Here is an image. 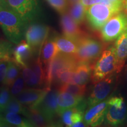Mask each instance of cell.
<instances>
[{"mask_svg": "<svg viewBox=\"0 0 127 127\" xmlns=\"http://www.w3.org/2000/svg\"><path fill=\"white\" fill-rule=\"evenodd\" d=\"M104 47L101 41L88 35L84 36L78 40V50L74 56L78 62L92 64L99 58Z\"/></svg>", "mask_w": 127, "mask_h": 127, "instance_id": "3957f363", "label": "cell"}, {"mask_svg": "<svg viewBox=\"0 0 127 127\" xmlns=\"http://www.w3.org/2000/svg\"><path fill=\"white\" fill-rule=\"evenodd\" d=\"M124 1L125 0H102L101 2L108 5L118 12H121L124 8Z\"/></svg>", "mask_w": 127, "mask_h": 127, "instance_id": "e575fe53", "label": "cell"}, {"mask_svg": "<svg viewBox=\"0 0 127 127\" xmlns=\"http://www.w3.org/2000/svg\"><path fill=\"white\" fill-rule=\"evenodd\" d=\"M58 91L55 90H51L47 93L42 99L40 104L36 108H38L48 121L51 123L53 126L58 124L54 122V118L57 114V96Z\"/></svg>", "mask_w": 127, "mask_h": 127, "instance_id": "8fae6325", "label": "cell"}, {"mask_svg": "<svg viewBox=\"0 0 127 127\" xmlns=\"http://www.w3.org/2000/svg\"><path fill=\"white\" fill-rule=\"evenodd\" d=\"M118 12L108 5L100 2L86 8L85 16L90 27L94 30H99L109 18Z\"/></svg>", "mask_w": 127, "mask_h": 127, "instance_id": "277c9868", "label": "cell"}, {"mask_svg": "<svg viewBox=\"0 0 127 127\" xmlns=\"http://www.w3.org/2000/svg\"><path fill=\"white\" fill-rule=\"evenodd\" d=\"M114 72L119 73L115 48L111 46L104 50L93 66L91 78L96 83Z\"/></svg>", "mask_w": 127, "mask_h": 127, "instance_id": "7a4b0ae2", "label": "cell"}, {"mask_svg": "<svg viewBox=\"0 0 127 127\" xmlns=\"http://www.w3.org/2000/svg\"><path fill=\"white\" fill-rule=\"evenodd\" d=\"M21 75L23 76L25 84L28 87L31 88H40V87L43 85L35 72L29 66L22 68Z\"/></svg>", "mask_w": 127, "mask_h": 127, "instance_id": "cb8c5ba5", "label": "cell"}, {"mask_svg": "<svg viewBox=\"0 0 127 127\" xmlns=\"http://www.w3.org/2000/svg\"><path fill=\"white\" fill-rule=\"evenodd\" d=\"M78 61L74 55L59 52L57 56L45 66V87L51 88L55 81L57 72L66 68H75Z\"/></svg>", "mask_w": 127, "mask_h": 127, "instance_id": "8992f818", "label": "cell"}, {"mask_svg": "<svg viewBox=\"0 0 127 127\" xmlns=\"http://www.w3.org/2000/svg\"><path fill=\"white\" fill-rule=\"evenodd\" d=\"M49 4L57 12L61 14L66 11L68 4V0H47Z\"/></svg>", "mask_w": 127, "mask_h": 127, "instance_id": "836d02e7", "label": "cell"}, {"mask_svg": "<svg viewBox=\"0 0 127 127\" xmlns=\"http://www.w3.org/2000/svg\"><path fill=\"white\" fill-rule=\"evenodd\" d=\"M124 11L127 16V0H125L124 1Z\"/></svg>", "mask_w": 127, "mask_h": 127, "instance_id": "f35d334b", "label": "cell"}, {"mask_svg": "<svg viewBox=\"0 0 127 127\" xmlns=\"http://www.w3.org/2000/svg\"><path fill=\"white\" fill-rule=\"evenodd\" d=\"M0 36H1V35H0Z\"/></svg>", "mask_w": 127, "mask_h": 127, "instance_id": "b9f144b4", "label": "cell"}, {"mask_svg": "<svg viewBox=\"0 0 127 127\" xmlns=\"http://www.w3.org/2000/svg\"><path fill=\"white\" fill-rule=\"evenodd\" d=\"M108 107V99L89 107L84 116V122L87 126L98 127L105 121Z\"/></svg>", "mask_w": 127, "mask_h": 127, "instance_id": "5bb4252c", "label": "cell"}, {"mask_svg": "<svg viewBox=\"0 0 127 127\" xmlns=\"http://www.w3.org/2000/svg\"><path fill=\"white\" fill-rule=\"evenodd\" d=\"M8 7H9L8 4L7 0H0V10Z\"/></svg>", "mask_w": 127, "mask_h": 127, "instance_id": "74e56055", "label": "cell"}, {"mask_svg": "<svg viewBox=\"0 0 127 127\" xmlns=\"http://www.w3.org/2000/svg\"><path fill=\"white\" fill-rule=\"evenodd\" d=\"M2 116V120L6 127L15 126L19 127H31L32 125L25 117L23 118L18 114L15 112H4Z\"/></svg>", "mask_w": 127, "mask_h": 127, "instance_id": "603a6c76", "label": "cell"}, {"mask_svg": "<svg viewBox=\"0 0 127 127\" xmlns=\"http://www.w3.org/2000/svg\"><path fill=\"white\" fill-rule=\"evenodd\" d=\"M58 47L54 39V35L48 36L41 48V60L45 67L52 61L59 52Z\"/></svg>", "mask_w": 127, "mask_h": 127, "instance_id": "d6986e66", "label": "cell"}, {"mask_svg": "<svg viewBox=\"0 0 127 127\" xmlns=\"http://www.w3.org/2000/svg\"><path fill=\"white\" fill-rule=\"evenodd\" d=\"M14 46L9 41L0 40V60H12Z\"/></svg>", "mask_w": 127, "mask_h": 127, "instance_id": "4dcf8cb0", "label": "cell"}, {"mask_svg": "<svg viewBox=\"0 0 127 127\" xmlns=\"http://www.w3.org/2000/svg\"><path fill=\"white\" fill-rule=\"evenodd\" d=\"M108 107L105 122L112 127L124 125L127 121V107L122 96H114L108 99Z\"/></svg>", "mask_w": 127, "mask_h": 127, "instance_id": "5b68a950", "label": "cell"}, {"mask_svg": "<svg viewBox=\"0 0 127 127\" xmlns=\"http://www.w3.org/2000/svg\"><path fill=\"white\" fill-rule=\"evenodd\" d=\"M83 99V97L75 96L67 92L58 91L57 96V114L61 116L65 111L77 107Z\"/></svg>", "mask_w": 127, "mask_h": 127, "instance_id": "ac0fdd59", "label": "cell"}, {"mask_svg": "<svg viewBox=\"0 0 127 127\" xmlns=\"http://www.w3.org/2000/svg\"><path fill=\"white\" fill-rule=\"evenodd\" d=\"M127 31V16L123 11L112 16L104 25L101 29V39L105 42H111Z\"/></svg>", "mask_w": 127, "mask_h": 127, "instance_id": "52a82bcc", "label": "cell"}, {"mask_svg": "<svg viewBox=\"0 0 127 127\" xmlns=\"http://www.w3.org/2000/svg\"><path fill=\"white\" fill-rule=\"evenodd\" d=\"M25 84L23 76L19 75L11 85V88L10 89L11 96L16 97L19 94L21 93L25 89Z\"/></svg>", "mask_w": 127, "mask_h": 127, "instance_id": "d6a6232c", "label": "cell"}, {"mask_svg": "<svg viewBox=\"0 0 127 127\" xmlns=\"http://www.w3.org/2000/svg\"><path fill=\"white\" fill-rule=\"evenodd\" d=\"M8 60H0V82H4L6 74H7Z\"/></svg>", "mask_w": 127, "mask_h": 127, "instance_id": "d590c367", "label": "cell"}, {"mask_svg": "<svg viewBox=\"0 0 127 127\" xmlns=\"http://www.w3.org/2000/svg\"><path fill=\"white\" fill-rule=\"evenodd\" d=\"M87 107V102L84 99L77 107L65 111L61 115L63 123L66 127H72L76 123L84 121V112Z\"/></svg>", "mask_w": 127, "mask_h": 127, "instance_id": "2e32d148", "label": "cell"}, {"mask_svg": "<svg viewBox=\"0 0 127 127\" xmlns=\"http://www.w3.org/2000/svg\"><path fill=\"white\" fill-rule=\"evenodd\" d=\"M60 24L63 35L68 37L78 40L81 38L86 36L85 32L81 29L79 24L72 18L67 12L61 14Z\"/></svg>", "mask_w": 127, "mask_h": 127, "instance_id": "9a60e30c", "label": "cell"}, {"mask_svg": "<svg viewBox=\"0 0 127 127\" xmlns=\"http://www.w3.org/2000/svg\"><path fill=\"white\" fill-rule=\"evenodd\" d=\"M93 67L91 63L78 62L73 72L71 84L86 85L91 78Z\"/></svg>", "mask_w": 127, "mask_h": 127, "instance_id": "e0dca14e", "label": "cell"}, {"mask_svg": "<svg viewBox=\"0 0 127 127\" xmlns=\"http://www.w3.org/2000/svg\"><path fill=\"white\" fill-rule=\"evenodd\" d=\"M75 68H66L58 71L54 84H57L60 86L64 84L71 83L73 72Z\"/></svg>", "mask_w": 127, "mask_h": 127, "instance_id": "f546056e", "label": "cell"}, {"mask_svg": "<svg viewBox=\"0 0 127 127\" xmlns=\"http://www.w3.org/2000/svg\"><path fill=\"white\" fill-rule=\"evenodd\" d=\"M50 90L51 88L47 87L43 88H25L16 97L24 105L28 108H36Z\"/></svg>", "mask_w": 127, "mask_h": 127, "instance_id": "7c38bea8", "label": "cell"}, {"mask_svg": "<svg viewBox=\"0 0 127 127\" xmlns=\"http://www.w3.org/2000/svg\"><path fill=\"white\" fill-rule=\"evenodd\" d=\"M30 24L10 7L0 10V28L8 40L15 45L24 38Z\"/></svg>", "mask_w": 127, "mask_h": 127, "instance_id": "6da1fadb", "label": "cell"}, {"mask_svg": "<svg viewBox=\"0 0 127 127\" xmlns=\"http://www.w3.org/2000/svg\"><path fill=\"white\" fill-rule=\"evenodd\" d=\"M38 55L26 41L23 39L17 45L14 46L12 60L21 68L28 66L31 62Z\"/></svg>", "mask_w": 127, "mask_h": 127, "instance_id": "4fadbf2b", "label": "cell"}, {"mask_svg": "<svg viewBox=\"0 0 127 127\" xmlns=\"http://www.w3.org/2000/svg\"><path fill=\"white\" fill-rule=\"evenodd\" d=\"M125 81H126V82L127 83V65L126 66V68H125Z\"/></svg>", "mask_w": 127, "mask_h": 127, "instance_id": "60d3db41", "label": "cell"}, {"mask_svg": "<svg viewBox=\"0 0 127 127\" xmlns=\"http://www.w3.org/2000/svg\"><path fill=\"white\" fill-rule=\"evenodd\" d=\"M85 12L86 8L84 7L80 1L71 5L69 14L78 24H81L84 22L86 17Z\"/></svg>", "mask_w": 127, "mask_h": 127, "instance_id": "484cf974", "label": "cell"}, {"mask_svg": "<svg viewBox=\"0 0 127 127\" xmlns=\"http://www.w3.org/2000/svg\"><path fill=\"white\" fill-rule=\"evenodd\" d=\"M7 2L11 8L29 23L38 17L39 0H7Z\"/></svg>", "mask_w": 127, "mask_h": 127, "instance_id": "30bf717a", "label": "cell"}, {"mask_svg": "<svg viewBox=\"0 0 127 127\" xmlns=\"http://www.w3.org/2000/svg\"><path fill=\"white\" fill-rule=\"evenodd\" d=\"M44 65L41 61L40 57L37 56L29 64L30 68L35 72L36 75L43 85H45L46 81V72L45 68H44Z\"/></svg>", "mask_w": 127, "mask_h": 127, "instance_id": "83f0119b", "label": "cell"}, {"mask_svg": "<svg viewBox=\"0 0 127 127\" xmlns=\"http://www.w3.org/2000/svg\"><path fill=\"white\" fill-rule=\"evenodd\" d=\"M117 72L111 74L96 83L87 100V106L91 107L106 99L110 94L117 81Z\"/></svg>", "mask_w": 127, "mask_h": 127, "instance_id": "ba28073f", "label": "cell"}, {"mask_svg": "<svg viewBox=\"0 0 127 127\" xmlns=\"http://www.w3.org/2000/svg\"><path fill=\"white\" fill-rule=\"evenodd\" d=\"M59 91H65L80 97H84L86 92V85L66 83L59 86Z\"/></svg>", "mask_w": 127, "mask_h": 127, "instance_id": "4316f807", "label": "cell"}, {"mask_svg": "<svg viewBox=\"0 0 127 127\" xmlns=\"http://www.w3.org/2000/svg\"><path fill=\"white\" fill-rule=\"evenodd\" d=\"M80 2L86 8L94 4L102 2V0H81Z\"/></svg>", "mask_w": 127, "mask_h": 127, "instance_id": "8d00e7d4", "label": "cell"}, {"mask_svg": "<svg viewBox=\"0 0 127 127\" xmlns=\"http://www.w3.org/2000/svg\"><path fill=\"white\" fill-rule=\"evenodd\" d=\"M11 96L9 87L4 85L0 88V114L4 112Z\"/></svg>", "mask_w": 127, "mask_h": 127, "instance_id": "1f68e13d", "label": "cell"}, {"mask_svg": "<svg viewBox=\"0 0 127 127\" xmlns=\"http://www.w3.org/2000/svg\"><path fill=\"white\" fill-rule=\"evenodd\" d=\"M81 0H68V2H69V4L71 5L72 4H74V3L79 2Z\"/></svg>", "mask_w": 127, "mask_h": 127, "instance_id": "ab89813d", "label": "cell"}, {"mask_svg": "<svg viewBox=\"0 0 127 127\" xmlns=\"http://www.w3.org/2000/svg\"><path fill=\"white\" fill-rule=\"evenodd\" d=\"M50 28L42 24L32 22L28 25L25 34L27 42L34 49L37 55H40L42 45L49 36Z\"/></svg>", "mask_w": 127, "mask_h": 127, "instance_id": "9c48e42d", "label": "cell"}, {"mask_svg": "<svg viewBox=\"0 0 127 127\" xmlns=\"http://www.w3.org/2000/svg\"><path fill=\"white\" fill-rule=\"evenodd\" d=\"M21 67L15 62L11 60L8 62L7 74L3 82L4 85L7 87H11L14 81L19 76Z\"/></svg>", "mask_w": 127, "mask_h": 127, "instance_id": "d4e9b609", "label": "cell"}, {"mask_svg": "<svg viewBox=\"0 0 127 127\" xmlns=\"http://www.w3.org/2000/svg\"><path fill=\"white\" fill-rule=\"evenodd\" d=\"M24 116L28 119L32 127L53 126L36 108L27 107L26 113Z\"/></svg>", "mask_w": 127, "mask_h": 127, "instance_id": "7402d4cb", "label": "cell"}, {"mask_svg": "<svg viewBox=\"0 0 127 127\" xmlns=\"http://www.w3.org/2000/svg\"><path fill=\"white\" fill-rule=\"evenodd\" d=\"M114 47L118 60V71L120 72L127 60V31L117 39Z\"/></svg>", "mask_w": 127, "mask_h": 127, "instance_id": "ffe728a7", "label": "cell"}, {"mask_svg": "<svg viewBox=\"0 0 127 127\" xmlns=\"http://www.w3.org/2000/svg\"><path fill=\"white\" fill-rule=\"evenodd\" d=\"M54 39L60 52L74 55L78 50V40L64 35H54Z\"/></svg>", "mask_w": 127, "mask_h": 127, "instance_id": "44dd1931", "label": "cell"}, {"mask_svg": "<svg viewBox=\"0 0 127 127\" xmlns=\"http://www.w3.org/2000/svg\"><path fill=\"white\" fill-rule=\"evenodd\" d=\"M27 109V107L22 104L18 101L17 97L11 96V98L4 112H15V113L23 114V115H24L26 113Z\"/></svg>", "mask_w": 127, "mask_h": 127, "instance_id": "f1b7e54d", "label": "cell"}]
</instances>
